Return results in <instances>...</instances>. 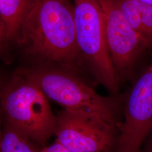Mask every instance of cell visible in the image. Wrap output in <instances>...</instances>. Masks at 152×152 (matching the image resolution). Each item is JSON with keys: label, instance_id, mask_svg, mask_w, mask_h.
Returning a JSON list of instances; mask_svg holds the SVG:
<instances>
[{"label": "cell", "instance_id": "6da1fadb", "mask_svg": "<svg viewBox=\"0 0 152 152\" xmlns=\"http://www.w3.org/2000/svg\"><path fill=\"white\" fill-rule=\"evenodd\" d=\"M19 45L38 59L73 67L80 58L73 4L69 0H35Z\"/></svg>", "mask_w": 152, "mask_h": 152}, {"label": "cell", "instance_id": "7a4b0ae2", "mask_svg": "<svg viewBox=\"0 0 152 152\" xmlns=\"http://www.w3.org/2000/svg\"><path fill=\"white\" fill-rule=\"evenodd\" d=\"M1 110L7 124L44 145L55 134L56 116L48 98L24 69L16 71L1 87Z\"/></svg>", "mask_w": 152, "mask_h": 152}, {"label": "cell", "instance_id": "3957f363", "mask_svg": "<svg viewBox=\"0 0 152 152\" xmlns=\"http://www.w3.org/2000/svg\"><path fill=\"white\" fill-rule=\"evenodd\" d=\"M24 69L48 99L64 109L96 114L118 126V100L100 95L70 69L41 65Z\"/></svg>", "mask_w": 152, "mask_h": 152}, {"label": "cell", "instance_id": "277c9868", "mask_svg": "<svg viewBox=\"0 0 152 152\" xmlns=\"http://www.w3.org/2000/svg\"><path fill=\"white\" fill-rule=\"evenodd\" d=\"M77 46L96 81L113 95L120 83L107 46L103 13L98 0H73Z\"/></svg>", "mask_w": 152, "mask_h": 152}, {"label": "cell", "instance_id": "5b68a950", "mask_svg": "<svg viewBox=\"0 0 152 152\" xmlns=\"http://www.w3.org/2000/svg\"><path fill=\"white\" fill-rule=\"evenodd\" d=\"M103 13L107 46L120 83L133 80L143 55L151 49L131 27L120 10L117 0H98Z\"/></svg>", "mask_w": 152, "mask_h": 152}, {"label": "cell", "instance_id": "8992f818", "mask_svg": "<svg viewBox=\"0 0 152 152\" xmlns=\"http://www.w3.org/2000/svg\"><path fill=\"white\" fill-rule=\"evenodd\" d=\"M56 118V140L69 152H114L117 125L96 114L66 109Z\"/></svg>", "mask_w": 152, "mask_h": 152}, {"label": "cell", "instance_id": "52a82bcc", "mask_svg": "<svg viewBox=\"0 0 152 152\" xmlns=\"http://www.w3.org/2000/svg\"><path fill=\"white\" fill-rule=\"evenodd\" d=\"M114 152H141L152 132V60L132 83Z\"/></svg>", "mask_w": 152, "mask_h": 152}, {"label": "cell", "instance_id": "ba28073f", "mask_svg": "<svg viewBox=\"0 0 152 152\" xmlns=\"http://www.w3.org/2000/svg\"><path fill=\"white\" fill-rule=\"evenodd\" d=\"M35 0H0V43L2 52L19 44L22 28Z\"/></svg>", "mask_w": 152, "mask_h": 152}, {"label": "cell", "instance_id": "9c48e42d", "mask_svg": "<svg viewBox=\"0 0 152 152\" xmlns=\"http://www.w3.org/2000/svg\"><path fill=\"white\" fill-rule=\"evenodd\" d=\"M41 150L30 138L6 124L1 134L0 152H41Z\"/></svg>", "mask_w": 152, "mask_h": 152}, {"label": "cell", "instance_id": "30bf717a", "mask_svg": "<svg viewBox=\"0 0 152 152\" xmlns=\"http://www.w3.org/2000/svg\"><path fill=\"white\" fill-rule=\"evenodd\" d=\"M41 152H70L65 147L55 140L54 142L48 147H45L41 149Z\"/></svg>", "mask_w": 152, "mask_h": 152}, {"label": "cell", "instance_id": "8fae6325", "mask_svg": "<svg viewBox=\"0 0 152 152\" xmlns=\"http://www.w3.org/2000/svg\"><path fill=\"white\" fill-rule=\"evenodd\" d=\"M141 152H152V132L147 140Z\"/></svg>", "mask_w": 152, "mask_h": 152}, {"label": "cell", "instance_id": "7c38bea8", "mask_svg": "<svg viewBox=\"0 0 152 152\" xmlns=\"http://www.w3.org/2000/svg\"><path fill=\"white\" fill-rule=\"evenodd\" d=\"M140 1L149 5L152 6V0H140Z\"/></svg>", "mask_w": 152, "mask_h": 152}]
</instances>
